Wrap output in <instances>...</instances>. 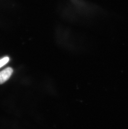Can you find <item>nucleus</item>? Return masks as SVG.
I'll list each match as a JSON object with an SVG mask.
<instances>
[{
  "label": "nucleus",
  "mask_w": 128,
  "mask_h": 129,
  "mask_svg": "<svg viewBox=\"0 0 128 129\" xmlns=\"http://www.w3.org/2000/svg\"><path fill=\"white\" fill-rule=\"evenodd\" d=\"M13 69L7 67L0 72V84H3L9 79L13 73Z\"/></svg>",
  "instance_id": "nucleus-2"
},
{
  "label": "nucleus",
  "mask_w": 128,
  "mask_h": 129,
  "mask_svg": "<svg viewBox=\"0 0 128 129\" xmlns=\"http://www.w3.org/2000/svg\"><path fill=\"white\" fill-rule=\"evenodd\" d=\"M71 4L74 6V9L79 14L85 16H91L94 14L97 9L90 4L85 0H70Z\"/></svg>",
  "instance_id": "nucleus-1"
},
{
  "label": "nucleus",
  "mask_w": 128,
  "mask_h": 129,
  "mask_svg": "<svg viewBox=\"0 0 128 129\" xmlns=\"http://www.w3.org/2000/svg\"><path fill=\"white\" fill-rule=\"evenodd\" d=\"M9 61V58L8 56L0 59V68L4 67Z\"/></svg>",
  "instance_id": "nucleus-3"
}]
</instances>
